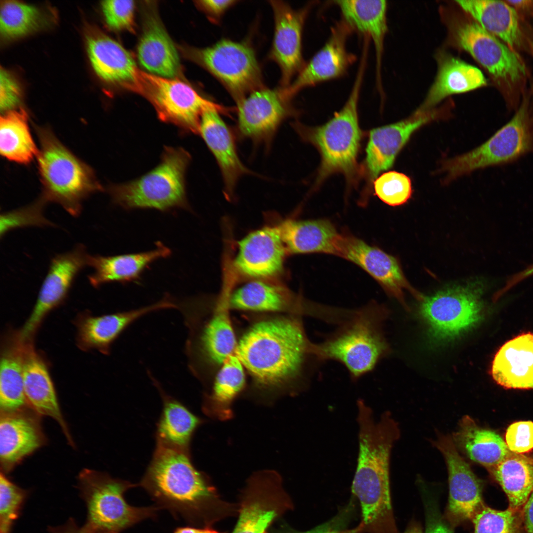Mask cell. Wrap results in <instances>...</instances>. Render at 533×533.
<instances>
[{
  "instance_id": "cell-1",
  "label": "cell",
  "mask_w": 533,
  "mask_h": 533,
  "mask_svg": "<svg viewBox=\"0 0 533 533\" xmlns=\"http://www.w3.org/2000/svg\"><path fill=\"white\" fill-rule=\"evenodd\" d=\"M358 454L351 486L360 502L363 532L390 533L396 528L390 488V459L400 436L398 423L390 413L379 419L363 400L357 401Z\"/></svg>"
},
{
  "instance_id": "cell-2",
  "label": "cell",
  "mask_w": 533,
  "mask_h": 533,
  "mask_svg": "<svg viewBox=\"0 0 533 533\" xmlns=\"http://www.w3.org/2000/svg\"><path fill=\"white\" fill-rule=\"evenodd\" d=\"M312 344L300 316L286 314L252 324L237 341L235 353L257 385L272 389L301 378L314 358Z\"/></svg>"
},
{
  "instance_id": "cell-3",
  "label": "cell",
  "mask_w": 533,
  "mask_h": 533,
  "mask_svg": "<svg viewBox=\"0 0 533 533\" xmlns=\"http://www.w3.org/2000/svg\"><path fill=\"white\" fill-rule=\"evenodd\" d=\"M159 509L190 522L200 504L213 489L192 463L190 452L156 443L152 460L140 484Z\"/></svg>"
},
{
  "instance_id": "cell-4",
  "label": "cell",
  "mask_w": 533,
  "mask_h": 533,
  "mask_svg": "<svg viewBox=\"0 0 533 533\" xmlns=\"http://www.w3.org/2000/svg\"><path fill=\"white\" fill-rule=\"evenodd\" d=\"M387 316L386 309L375 303L352 310L331 336L319 343H312L313 357L320 362H340L352 380L359 379L389 352L382 331Z\"/></svg>"
},
{
  "instance_id": "cell-5",
  "label": "cell",
  "mask_w": 533,
  "mask_h": 533,
  "mask_svg": "<svg viewBox=\"0 0 533 533\" xmlns=\"http://www.w3.org/2000/svg\"><path fill=\"white\" fill-rule=\"evenodd\" d=\"M35 127L40 145L37 158L41 196L78 216L83 201L102 187L91 168L60 142L49 128Z\"/></svg>"
},
{
  "instance_id": "cell-6",
  "label": "cell",
  "mask_w": 533,
  "mask_h": 533,
  "mask_svg": "<svg viewBox=\"0 0 533 533\" xmlns=\"http://www.w3.org/2000/svg\"><path fill=\"white\" fill-rule=\"evenodd\" d=\"M366 59L362 58L349 96L343 107L324 124L306 128L299 123L293 127L303 138L311 143L321 157L319 178L340 172L350 176L356 167L361 131L358 123V103Z\"/></svg>"
},
{
  "instance_id": "cell-7",
  "label": "cell",
  "mask_w": 533,
  "mask_h": 533,
  "mask_svg": "<svg viewBox=\"0 0 533 533\" xmlns=\"http://www.w3.org/2000/svg\"><path fill=\"white\" fill-rule=\"evenodd\" d=\"M190 159L183 148L165 147L160 162L153 169L133 181L109 188L113 201L130 210L189 209L185 175Z\"/></svg>"
},
{
  "instance_id": "cell-8",
  "label": "cell",
  "mask_w": 533,
  "mask_h": 533,
  "mask_svg": "<svg viewBox=\"0 0 533 533\" xmlns=\"http://www.w3.org/2000/svg\"><path fill=\"white\" fill-rule=\"evenodd\" d=\"M78 478L87 502L86 526L97 533H120L154 517L159 509L155 505L137 507L128 504L124 494L136 486L129 481L89 469L82 470Z\"/></svg>"
},
{
  "instance_id": "cell-9",
  "label": "cell",
  "mask_w": 533,
  "mask_h": 533,
  "mask_svg": "<svg viewBox=\"0 0 533 533\" xmlns=\"http://www.w3.org/2000/svg\"><path fill=\"white\" fill-rule=\"evenodd\" d=\"M480 281L451 287L420 301L419 317L426 324L434 342L445 343L461 337L474 328L483 316Z\"/></svg>"
},
{
  "instance_id": "cell-10",
  "label": "cell",
  "mask_w": 533,
  "mask_h": 533,
  "mask_svg": "<svg viewBox=\"0 0 533 533\" xmlns=\"http://www.w3.org/2000/svg\"><path fill=\"white\" fill-rule=\"evenodd\" d=\"M134 92L152 105L161 121L196 134H199L200 119L205 110L215 109L224 114L230 111L229 108L204 98L180 79L141 70Z\"/></svg>"
},
{
  "instance_id": "cell-11",
  "label": "cell",
  "mask_w": 533,
  "mask_h": 533,
  "mask_svg": "<svg viewBox=\"0 0 533 533\" xmlns=\"http://www.w3.org/2000/svg\"><path fill=\"white\" fill-rule=\"evenodd\" d=\"M188 56L208 71L227 89L236 103L264 87L259 64L247 43L223 39L203 48H191Z\"/></svg>"
},
{
  "instance_id": "cell-12",
  "label": "cell",
  "mask_w": 533,
  "mask_h": 533,
  "mask_svg": "<svg viewBox=\"0 0 533 533\" xmlns=\"http://www.w3.org/2000/svg\"><path fill=\"white\" fill-rule=\"evenodd\" d=\"M527 106L524 103L506 124L490 139L465 154L444 161L441 168L448 182L480 168L506 163L528 152L533 134Z\"/></svg>"
},
{
  "instance_id": "cell-13",
  "label": "cell",
  "mask_w": 533,
  "mask_h": 533,
  "mask_svg": "<svg viewBox=\"0 0 533 533\" xmlns=\"http://www.w3.org/2000/svg\"><path fill=\"white\" fill-rule=\"evenodd\" d=\"M229 309L223 300L206 320L192 312L180 311L188 330L185 347L188 366L194 375L199 376L208 366H220L235 353L237 341Z\"/></svg>"
},
{
  "instance_id": "cell-14",
  "label": "cell",
  "mask_w": 533,
  "mask_h": 533,
  "mask_svg": "<svg viewBox=\"0 0 533 533\" xmlns=\"http://www.w3.org/2000/svg\"><path fill=\"white\" fill-rule=\"evenodd\" d=\"M452 32L458 46L495 78L514 83L526 75L525 66L517 54L474 20H458Z\"/></svg>"
},
{
  "instance_id": "cell-15",
  "label": "cell",
  "mask_w": 533,
  "mask_h": 533,
  "mask_svg": "<svg viewBox=\"0 0 533 533\" xmlns=\"http://www.w3.org/2000/svg\"><path fill=\"white\" fill-rule=\"evenodd\" d=\"M291 100L282 87L264 86L250 93L236 103L239 135L269 146L281 124L294 113Z\"/></svg>"
},
{
  "instance_id": "cell-16",
  "label": "cell",
  "mask_w": 533,
  "mask_h": 533,
  "mask_svg": "<svg viewBox=\"0 0 533 533\" xmlns=\"http://www.w3.org/2000/svg\"><path fill=\"white\" fill-rule=\"evenodd\" d=\"M434 445L443 456L448 472L447 518L454 526L472 521L485 505L482 482L459 454L451 436L440 435Z\"/></svg>"
},
{
  "instance_id": "cell-17",
  "label": "cell",
  "mask_w": 533,
  "mask_h": 533,
  "mask_svg": "<svg viewBox=\"0 0 533 533\" xmlns=\"http://www.w3.org/2000/svg\"><path fill=\"white\" fill-rule=\"evenodd\" d=\"M89 255L78 244L51 259L34 308L18 336L21 342H30L45 315L64 300L78 273L88 266Z\"/></svg>"
},
{
  "instance_id": "cell-18",
  "label": "cell",
  "mask_w": 533,
  "mask_h": 533,
  "mask_svg": "<svg viewBox=\"0 0 533 533\" xmlns=\"http://www.w3.org/2000/svg\"><path fill=\"white\" fill-rule=\"evenodd\" d=\"M269 2L274 19L269 57L280 68L281 87L286 88L305 65L302 50V33L310 6L296 10L283 1Z\"/></svg>"
},
{
  "instance_id": "cell-19",
  "label": "cell",
  "mask_w": 533,
  "mask_h": 533,
  "mask_svg": "<svg viewBox=\"0 0 533 533\" xmlns=\"http://www.w3.org/2000/svg\"><path fill=\"white\" fill-rule=\"evenodd\" d=\"M337 256L360 266L407 309L408 308L404 299V290L409 291L419 301L424 297L410 285L395 258L360 239L342 235Z\"/></svg>"
},
{
  "instance_id": "cell-20",
  "label": "cell",
  "mask_w": 533,
  "mask_h": 533,
  "mask_svg": "<svg viewBox=\"0 0 533 533\" xmlns=\"http://www.w3.org/2000/svg\"><path fill=\"white\" fill-rule=\"evenodd\" d=\"M229 309L306 315L321 319L323 306L305 303L287 288L262 280L250 281L226 296Z\"/></svg>"
},
{
  "instance_id": "cell-21",
  "label": "cell",
  "mask_w": 533,
  "mask_h": 533,
  "mask_svg": "<svg viewBox=\"0 0 533 533\" xmlns=\"http://www.w3.org/2000/svg\"><path fill=\"white\" fill-rule=\"evenodd\" d=\"M351 30L343 20L332 27L324 46L305 65L293 82L284 88L289 97L292 98L304 88L344 75L355 60L354 56L346 47L347 38Z\"/></svg>"
},
{
  "instance_id": "cell-22",
  "label": "cell",
  "mask_w": 533,
  "mask_h": 533,
  "mask_svg": "<svg viewBox=\"0 0 533 533\" xmlns=\"http://www.w3.org/2000/svg\"><path fill=\"white\" fill-rule=\"evenodd\" d=\"M443 115L441 110L416 111L406 119L371 130L365 159L371 178L376 179L381 172L392 167L397 155L415 131Z\"/></svg>"
},
{
  "instance_id": "cell-23",
  "label": "cell",
  "mask_w": 533,
  "mask_h": 533,
  "mask_svg": "<svg viewBox=\"0 0 533 533\" xmlns=\"http://www.w3.org/2000/svg\"><path fill=\"white\" fill-rule=\"evenodd\" d=\"M40 416L30 407L0 413V463L3 472L10 471L45 444Z\"/></svg>"
},
{
  "instance_id": "cell-24",
  "label": "cell",
  "mask_w": 533,
  "mask_h": 533,
  "mask_svg": "<svg viewBox=\"0 0 533 533\" xmlns=\"http://www.w3.org/2000/svg\"><path fill=\"white\" fill-rule=\"evenodd\" d=\"M85 38L89 60L99 77L134 91L140 70L131 54L96 28H87Z\"/></svg>"
},
{
  "instance_id": "cell-25",
  "label": "cell",
  "mask_w": 533,
  "mask_h": 533,
  "mask_svg": "<svg viewBox=\"0 0 533 533\" xmlns=\"http://www.w3.org/2000/svg\"><path fill=\"white\" fill-rule=\"evenodd\" d=\"M238 246L234 266L241 274L265 278L282 271L287 251L277 226L250 233L238 242Z\"/></svg>"
},
{
  "instance_id": "cell-26",
  "label": "cell",
  "mask_w": 533,
  "mask_h": 533,
  "mask_svg": "<svg viewBox=\"0 0 533 533\" xmlns=\"http://www.w3.org/2000/svg\"><path fill=\"white\" fill-rule=\"evenodd\" d=\"M176 301L168 295L152 305L128 311L87 316L77 323V342L82 349H96L108 354L114 342L132 323L149 313L176 308Z\"/></svg>"
},
{
  "instance_id": "cell-27",
  "label": "cell",
  "mask_w": 533,
  "mask_h": 533,
  "mask_svg": "<svg viewBox=\"0 0 533 533\" xmlns=\"http://www.w3.org/2000/svg\"><path fill=\"white\" fill-rule=\"evenodd\" d=\"M215 109L205 110L201 115L199 134L215 158L221 170L227 197L233 194L239 179L249 174L238 156L233 135Z\"/></svg>"
},
{
  "instance_id": "cell-28",
  "label": "cell",
  "mask_w": 533,
  "mask_h": 533,
  "mask_svg": "<svg viewBox=\"0 0 533 533\" xmlns=\"http://www.w3.org/2000/svg\"><path fill=\"white\" fill-rule=\"evenodd\" d=\"M23 344L24 391L29 406L39 416L56 420L68 443L74 446L46 366L29 342Z\"/></svg>"
},
{
  "instance_id": "cell-29",
  "label": "cell",
  "mask_w": 533,
  "mask_h": 533,
  "mask_svg": "<svg viewBox=\"0 0 533 533\" xmlns=\"http://www.w3.org/2000/svg\"><path fill=\"white\" fill-rule=\"evenodd\" d=\"M171 253L169 248L157 241L155 249L147 252L112 256L89 255L88 266L94 271L88 276V280L95 288L113 282H138L150 265Z\"/></svg>"
},
{
  "instance_id": "cell-30",
  "label": "cell",
  "mask_w": 533,
  "mask_h": 533,
  "mask_svg": "<svg viewBox=\"0 0 533 533\" xmlns=\"http://www.w3.org/2000/svg\"><path fill=\"white\" fill-rule=\"evenodd\" d=\"M491 374L505 388L533 389V334H522L504 343L494 357Z\"/></svg>"
},
{
  "instance_id": "cell-31",
  "label": "cell",
  "mask_w": 533,
  "mask_h": 533,
  "mask_svg": "<svg viewBox=\"0 0 533 533\" xmlns=\"http://www.w3.org/2000/svg\"><path fill=\"white\" fill-rule=\"evenodd\" d=\"M137 56L140 64L150 74L175 78L181 72L177 50L158 17L153 14L145 19Z\"/></svg>"
},
{
  "instance_id": "cell-32",
  "label": "cell",
  "mask_w": 533,
  "mask_h": 533,
  "mask_svg": "<svg viewBox=\"0 0 533 533\" xmlns=\"http://www.w3.org/2000/svg\"><path fill=\"white\" fill-rule=\"evenodd\" d=\"M343 19L352 29L371 39L376 58V77L381 84V68L387 33V2L384 0H345L335 1Z\"/></svg>"
},
{
  "instance_id": "cell-33",
  "label": "cell",
  "mask_w": 533,
  "mask_h": 533,
  "mask_svg": "<svg viewBox=\"0 0 533 533\" xmlns=\"http://www.w3.org/2000/svg\"><path fill=\"white\" fill-rule=\"evenodd\" d=\"M276 226L289 253H323L337 255L341 234L328 220L288 219Z\"/></svg>"
},
{
  "instance_id": "cell-34",
  "label": "cell",
  "mask_w": 533,
  "mask_h": 533,
  "mask_svg": "<svg viewBox=\"0 0 533 533\" xmlns=\"http://www.w3.org/2000/svg\"><path fill=\"white\" fill-rule=\"evenodd\" d=\"M486 83L484 75L476 67L452 56H443L439 59L435 79L417 111L433 110L450 95L470 91Z\"/></svg>"
},
{
  "instance_id": "cell-35",
  "label": "cell",
  "mask_w": 533,
  "mask_h": 533,
  "mask_svg": "<svg viewBox=\"0 0 533 533\" xmlns=\"http://www.w3.org/2000/svg\"><path fill=\"white\" fill-rule=\"evenodd\" d=\"M452 438L459 452L489 470L499 464L511 452L500 435L481 428L467 415L460 420Z\"/></svg>"
},
{
  "instance_id": "cell-36",
  "label": "cell",
  "mask_w": 533,
  "mask_h": 533,
  "mask_svg": "<svg viewBox=\"0 0 533 533\" xmlns=\"http://www.w3.org/2000/svg\"><path fill=\"white\" fill-rule=\"evenodd\" d=\"M148 375L159 392L163 402L161 414L157 424L156 442L190 451L192 435L202 423L182 403L169 395L150 371Z\"/></svg>"
},
{
  "instance_id": "cell-37",
  "label": "cell",
  "mask_w": 533,
  "mask_h": 533,
  "mask_svg": "<svg viewBox=\"0 0 533 533\" xmlns=\"http://www.w3.org/2000/svg\"><path fill=\"white\" fill-rule=\"evenodd\" d=\"M457 4L488 32L511 46L519 44L521 33L515 9L499 0H456Z\"/></svg>"
},
{
  "instance_id": "cell-38",
  "label": "cell",
  "mask_w": 533,
  "mask_h": 533,
  "mask_svg": "<svg viewBox=\"0 0 533 533\" xmlns=\"http://www.w3.org/2000/svg\"><path fill=\"white\" fill-rule=\"evenodd\" d=\"M245 380V368L235 353L220 366L211 391L204 395L202 408L205 414L220 420L231 418L232 403Z\"/></svg>"
},
{
  "instance_id": "cell-39",
  "label": "cell",
  "mask_w": 533,
  "mask_h": 533,
  "mask_svg": "<svg viewBox=\"0 0 533 533\" xmlns=\"http://www.w3.org/2000/svg\"><path fill=\"white\" fill-rule=\"evenodd\" d=\"M38 151L28 124V115L21 108L1 115L0 152L7 159L28 164L38 156Z\"/></svg>"
},
{
  "instance_id": "cell-40",
  "label": "cell",
  "mask_w": 533,
  "mask_h": 533,
  "mask_svg": "<svg viewBox=\"0 0 533 533\" xmlns=\"http://www.w3.org/2000/svg\"><path fill=\"white\" fill-rule=\"evenodd\" d=\"M30 407L24 391L23 343L17 338L0 360V411L12 413Z\"/></svg>"
},
{
  "instance_id": "cell-41",
  "label": "cell",
  "mask_w": 533,
  "mask_h": 533,
  "mask_svg": "<svg viewBox=\"0 0 533 533\" xmlns=\"http://www.w3.org/2000/svg\"><path fill=\"white\" fill-rule=\"evenodd\" d=\"M489 471L506 494L508 507L522 509L533 491V463L511 452Z\"/></svg>"
},
{
  "instance_id": "cell-42",
  "label": "cell",
  "mask_w": 533,
  "mask_h": 533,
  "mask_svg": "<svg viewBox=\"0 0 533 533\" xmlns=\"http://www.w3.org/2000/svg\"><path fill=\"white\" fill-rule=\"evenodd\" d=\"M47 19V15L39 7L14 0L2 1L0 36L7 40L23 37L44 27Z\"/></svg>"
},
{
  "instance_id": "cell-43",
  "label": "cell",
  "mask_w": 533,
  "mask_h": 533,
  "mask_svg": "<svg viewBox=\"0 0 533 533\" xmlns=\"http://www.w3.org/2000/svg\"><path fill=\"white\" fill-rule=\"evenodd\" d=\"M522 510H498L485 505L471 521L474 533H526Z\"/></svg>"
},
{
  "instance_id": "cell-44",
  "label": "cell",
  "mask_w": 533,
  "mask_h": 533,
  "mask_svg": "<svg viewBox=\"0 0 533 533\" xmlns=\"http://www.w3.org/2000/svg\"><path fill=\"white\" fill-rule=\"evenodd\" d=\"M375 194L383 202L392 206L406 203L412 192L411 180L404 173L395 171L384 173L374 182Z\"/></svg>"
},
{
  "instance_id": "cell-45",
  "label": "cell",
  "mask_w": 533,
  "mask_h": 533,
  "mask_svg": "<svg viewBox=\"0 0 533 533\" xmlns=\"http://www.w3.org/2000/svg\"><path fill=\"white\" fill-rule=\"evenodd\" d=\"M47 202L41 196L36 201L24 207L1 213L0 237L14 229L30 226H52L54 225L43 216V208Z\"/></svg>"
},
{
  "instance_id": "cell-46",
  "label": "cell",
  "mask_w": 533,
  "mask_h": 533,
  "mask_svg": "<svg viewBox=\"0 0 533 533\" xmlns=\"http://www.w3.org/2000/svg\"><path fill=\"white\" fill-rule=\"evenodd\" d=\"M24 495L23 490L0 473V533H8L12 522L17 516Z\"/></svg>"
},
{
  "instance_id": "cell-47",
  "label": "cell",
  "mask_w": 533,
  "mask_h": 533,
  "mask_svg": "<svg viewBox=\"0 0 533 533\" xmlns=\"http://www.w3.org/2000/svg\"><path fill=\"white\" fill-rule=\"evenodd\" d=\"M101 5L106 23L110 29L133 30L135 8L133 0H105Z\"/></svg>"
},
{
  "instance_id": "cell-48",
  "label": "cell",
  "mask_w": 533,
  "mask_h": 533,
  "mask_svg": "<svg viewBox=\"0 0 533 533\" xmlns=\"http://www.w3.org/2000/svg\"><path fill=\"white\" fill-rule=\"evenodd\" d=\"M274 510H266L257 502L245 506L232 533H264L276 516Z\"/></svg>"
},
{
  "instance_id": "cell-49",
  "label": "cell",
  "mask_w": 533,
  "mask_h": 533,
  "mask_svg": "<svg viewBox=\"0 0 533 533\" xmlns=\"http://www.w3.org/2000/svg\"><path fill=\"white\" fill-rule=\"evenodd\" d=\"M505 442L509 450L516 454L533 450V422L520 421L511 424L507 429Z\"/></svg>"
},
{
  "instance_id": "cell-50",
  "label": "cell",
  "mask_w": 533,
  "mask_h": 533,
  "mask_svg": "<svg viewBox=\"0 0 533 533\" xmlns=\"http://www.w3.org/2000/svg\"><path fill=\"white\" fill-rule=\"evenodd\" d=\"M22 99L20 87L6 70L0 71V108L1 113L18 109Z\"/></svg>"
},
{
  "instance_id": "cell-51",
  "label": "cell",
  "mask_w": 533,
  "mask_h": 533,
  "mask_svg": "<svg viewBox=\"0 0 533 533\" xmlns=\"http://www.w3.org/2000/svg\"><path fill=\"white\" fill-rule=\"evenodd\" d=\"M236 2L237 1L234 0H203L196 1L199 7L215 23H218L225 12Z\"/></svg>"
},
{
  "instance_id": "cell-52",
  "label": "cell",
  "mask_w": 533,
  "mask_h": 533,
  "mask_svg": "<svg viewBox=\"0 0 533 533\" xmlns=\"http://www.w3.org/2000/svg\"><path fill=\"white\" fill-rule=\"evenodd\" d=\"M522 511L526 533H533V491L524 504Z\"/></svg>"
},
{
  "instance_id": "cell-53",
  "label": "cell",
  "mask_w": 533,
  "mask_h": 533,
  "mask_svg": "<svg viewBox=\"0 0 533 533\" xmlns=\"http://www.w3.org/2000/svg\"><path fill=\"white\" fill-rule=\"evenodd\" d=\"M532 276H533V264L510 277L504 287L498 293L499 295L502 294L516 284Z\"/></svg>"
},
{
  "instance_id": "cell-54",
  "label": "cell",
  "mask_w": 533,
  "mask_h": 533,
  "mask_svg": "<svg viewBox=\"0 0 533 533\" xmlns=\"http://www.w3.org/2000/svg\"><path fill=\"white\" fill-rule=\"evenodd\" d=\"M426 533H453L451 529L439 519L430 521Z\"/></svg>"
},
{
  "instance_id": "cell-55",
  "label": "cell",
  "mask_w": 533,
  "mask_h": 533,
  "mask_svg": "<svg viewBox=\"0 0 533 533\" xmlns=\"http://www.w3.org/2000/svg\"><path fill=\"white\" fill-rule=\"evenodd\" d=\"M174 533H220L209 529H197L192 527H181L175 530Z\"/></svg>"
},
{
  "instance_id": "cell-56",
  "label": "cell",
  "mask_w": 533,
  "mask_h": 533,
  "mask_svg": "<svg viewBox=\"0 0 533 533\" xmlns=\"http://www.w3.org/2000/svg\"><path fill=\"white\" fill-rule=\"evenodd\" d=\"M506 2L509 5H513L515 7L518 8H524L527 7L528 6H530L531 4H532L531 2H533V1L531 0H507L506 1Z\"/></svg>"
},
{
  "instance_id": "cell-57",
  "label": "cell",
  "mask_w": 533,
  "mask_h": 533,
  "mask_svg": "<svg viewBox=\"0 0 533 533\" xmlns=\"http://www.w3.org/2000/svg\"><path fill=\"white\" fill-rule=\"evenodd\" d=\"M404 533H422L418 525H412Z\"/></svg>"
},
{
  "instance_id": "cell-58",
  "label": "cell",
  "mask_w": 533,
  "mask_h": 533,
  "mask_svg": "<svg viewBox=\"0 0 533 533\" xmlns=\"http://www.w3.org/2000/svg\"><path fill=\"white\" fill-rule=\"evenodd\" d=\"M75 533H97L94 532L92 530H91L88 526H86L82 529L79 530V531H78V532H76Z\"/></svg>"
},
{
  "instance_id": "cell-59",
  "label": "cell",
  "mask_w": 533,
  "mask_h": 533,
  "mask_svg": "<svg viewBox=\"0 0 533 533\" xmlns=\"http://www.w3.org/2000/svg\"><path fill=\"white\" fill-rule=\"evenodd\" d=\"M329 533H351V531L349 532H340L336 530H332Z\"/></svg>"
}]
</instances>
